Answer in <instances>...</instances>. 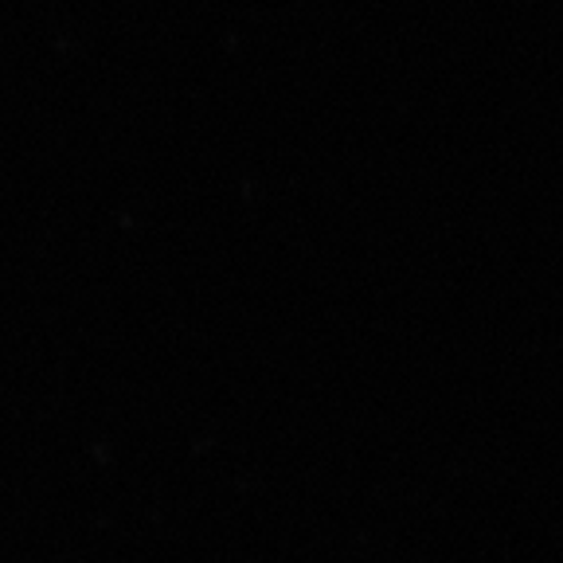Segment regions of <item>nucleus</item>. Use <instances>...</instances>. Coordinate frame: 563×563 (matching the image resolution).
<instances>
[]
</instances>
